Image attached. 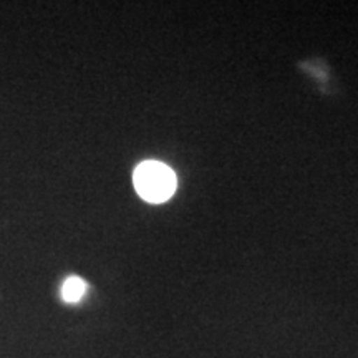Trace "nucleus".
<instances>
[{
  "label": "nucleus",
  "mask_w": 358,
  "mask_h": 358,
  "mask_svg": "<svg viewBox=\"0 0 358 358\" xmlns=\"http://www.w3.org/2000/svg\"><path fill=\"white\" fill-rule=\"evenodd\" d=\"M133 181L138 194L153 204L164 203L176 191V174L158 161L141 163L134 171Z\"/></svg>",
  "instance_id": "f257e3e1"
},
{
  "label": "nucleus",
  "mask_w": 358,
  "mask_h": 358,
  "mask_svg": "<svg viewBox=\"0 0 358 358\" xmlns=\"http://www.w3.org/2000/svg\"><path fill=\"white\" fill-rule=\"evenodd\" d=\"M87 284L80 277H70L65 280L64 287H62V297L65 302H78L85 295Z\"/></svg>",
  "instance_id": "f03ea898"
}]
</instances>
